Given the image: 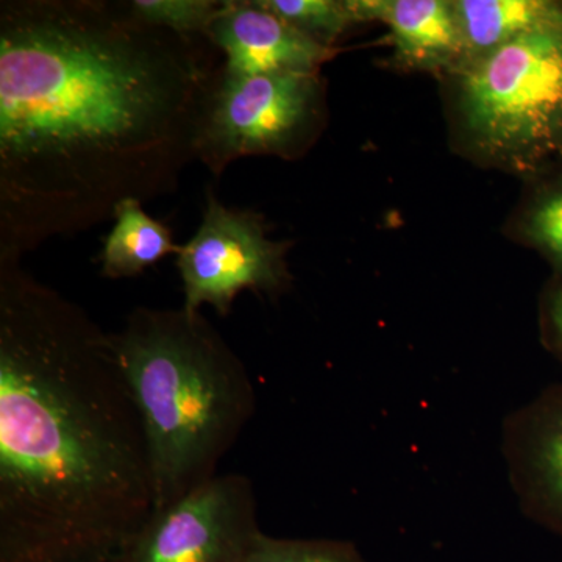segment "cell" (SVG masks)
<instances>
[{"instance_id":"6da1fadb","label":"cell","mask_w":562,"mask_h":562,"mask_svg":"<svg viewBox=\"0 0 562 562\" xmlns=\"http://www.w3.org/2000/svg\"><path fill=\"white\" fill-rule=\"evenodd\" d=\"M213 47L131 2H2L0 260L176 191L224 70Z\"/></svg>"},{"instance_id":"7a4b0ae2","label":"cell","mask_w":562,"mask_h":562,"mask_svg":"<svg viewBox=\"0 0 562 562\" xmlns=\"http://www.w3.org/2000/svg\"><path fill=\"white\" fill-rule=\"evenodd\" d=\"M151 512L113 333L0 261V562H113Z\"/></svg>"},{"instance_id":"3957f363","label":"cell","mask_w":562,"mask_h":562,"mask_svg":"<svg viewBox=\"0 0 562 562\" xmlns=\"http://www.w3.org/2000/svg\"><path fill=\"white\" fill-rule=\"evenodd\" d=\"M149 450L154 509L217 475L257 394L246 364L201 312L136 308L113 333Z\"/></svg>"},{"instance_id":"277c9868","label":"cell","mask_w":562,"mask_h":562,"mask_svg":"<svg viewBox=\"0 0 562 562\" xmlns=\"http://www.w3.org/2000/svg\"><path fill=\"white\" fill-rule=\"evenodd\" d=\"M452 77L458 127L473 157L531 181L562 166V16Z\"/></svg>"},{"instance_id":"5b68a950","label":"cell","mask_w":562,"mask_h":562,"mask_svg":"<svg viewBox=\"0 0 562 562\" xmlns=\"http://www.w3.org/2000/svg\"><path fill=\"white\" fill-rule=\"evenodd\" d=\"M321 111L319 74L222 70L203 113L195 157L214 173L251 155L290 157L312 135Z\"/></svg>"},{"instance_id":"8992f818","label":"cell","mask_w":562,"mask_h":562,"mask_svg":"<svg viewBox=\"0 0 562 562\" xmlns=\"http://www.w3.org/2000/svg\"><path fill=\"white\" fill-rule=\"evenodd\" d=\"M254 484L225 473L154 509L114 562H244L261 536Z\"/></svg>"},{"instance_id":"52a82bcc","label":"cell","mask_w":562,"mask_h":562,"mask_svg":"<svg viewBox=\"0 0 562 562\" xmlns=\"http://www.w3.org/2000/svg\"><path fill=\"white\" fill-rule=\"evenodd\" d=\"M288 249L266 236L258 214L227 209L210 192L201 227L177 254L184 308L210 305L227 316L243 291L281 294L291 283Z\"/></svg>"},{"instance_id":"ba28073f","label":"cell","mask_w":562,"mask_h":562,"mask_svg":"<svg viewBox=\"0 0 562 562\" xmlns=\"http://www.w3.org/2000/svg\"><path fill=\"white\" fill-rule=\"evenodd\" d=\"M502 450L520 512L562 539V383L506 417Z\"/></svg>"},{"instance_id":"9c48e42d","label":"cell","mask_w":562,"mask_h":562,"mask_svg":"<svg viewBox=\"0 0 562 562\" xmlns=\"http://www.w3.org/2000/svg\"><path fill=\"white\" fill-rule=\"evenodd\" d=\"M209 38L225 57L224 70L236 76L257 74H319L335 50L292 27L258 0H227Z\"/></svg>"},{"instance_id":"30bf717a","label":"cell","mask_w":562,"mask_h":562,"mask_svg":"<svg viewBox=\"0 0 562 562\" xmlns=\"http://www.w3.org/2000/svg\"><path fill=\"white\" fill-rule=\"evenodd\" d=\"M358 22L390 29L394 60L406 69L454 76L468 63L464 36L446 0H347Z\"/></svg>"},{"instance_id":"8fae6325","label":"cell","mask_w":562,"mask_h":562,"mask_svg":"<svg viewBox=\"0 0 562 562\" xmlns=\"http://www.w3.org/2000/svg\"><path fill=\"white\" fill-rule=\"evenodd\" d=\"M453 9L468 63L562 16L560 0H453Z\"/></svg>"},{"instance_id":"7c38bea8","label":"cell","mask_w":562,"mask_h":562,"mask_svg":"<svg viewBox=\"0 0 562 562\" xmlns=\"http://www.w3.org/2000/svg\"><path fill=\"white\" fill-rule=\"evenodd\" d=\"M113 231L102 251V272L110 279L138 276L168 254H179L172 233L140 209L136 199L121 202L114 210Z\"/></svg>"},{"instance_id":"4fadbf2b","label":"cell","mask_w":562,"mask_h":562,"mask_svg":"<svg viewBox=\"0 0 562 562\" xmlns=\"http://www.w3.org/2000/svg\"><path fill=\"white\" fill-rule=\"evenodd\" d=\"M517 233L552 266L554 276H562V166L535 180Z\"/></svg>"},{"instance_id":"5bb4252c","label":"cell","mask_w":562,"mask_h":562,"mask_svg":"<svg viewBox=\"0 0 562 562\" xmlns=\"http://www.w3.org/2000/svg\"><path fill=\"white\" fill-rule=\"evenodd\" d=\"M258 3L325 47H331L351 25L358 24L347 0H258Z\"/></svg>"},{"instance_id":"9a60e30c","label":"cell","mask_w":562,"mask_h":562,"mask_svg":"<svg viewBox=\"0 0 562 562\" xmlns=\"http://www.w3.org/2000/svg\"><path fill=\"white\" fill-rule=\"evenodd\" d=\"M244 562H366L351 542L336 539H279L261 532Z\"/></svg>"},{"instance_id":"2e32d148","label":"cell","mask_w":562,"mask_h":562,"mask_svg":"<svg viewBox=\"0 0 562 562\" xmlns=\"http://www.w3.org/2000/svg\"><path fill=\"white\" fill-rule=\"evenodd\" d=\"M133 13L140 21L181 35L209 36L222 9L217 0H133Z\"/></svg>"},{"instance_id":"e0dca14e","label":"cell","mask_w":562,"mask_h":562,"mask_svg":"<svg viewBox=\"0 0 562 562\" xmlns=\"http://www.w3.org/2000/svg\"><path fill=\"white\" fill-rule=\"evenodd\" d=\"M543 346L562 364V276L550 281L541 302Z\"/></svg>"},{"instance_id":"ac0fdd59","label":"cell","mask_w":562,"mask_h":562,"mask_svg":"<svg viewBox=\"0 0 562 562\" xmlns=\"http://www.w3.org/2000/svg\"><path fill=\"white\" fill-rule=\"evenodd\" d=\"M114 562V561H113Z\"/></svg>"}]
</instances>
